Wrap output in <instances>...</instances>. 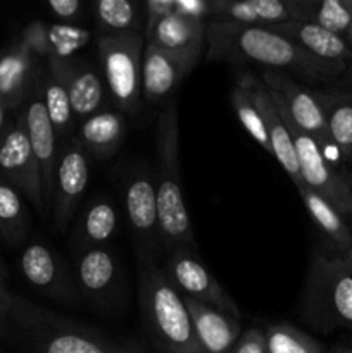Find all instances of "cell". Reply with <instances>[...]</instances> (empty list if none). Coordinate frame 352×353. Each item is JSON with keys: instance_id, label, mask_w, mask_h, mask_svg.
I'll return each instance as SVG.
<instances>
[{"instance_id": "obj_1", "label": "cell", "mask_w": 352, "mask_h": 353, "mask_svg": "<svg viewBox=\"0 0 352 353\" xmlns=\"http://www.w3.org/2000/svg\"><path fill=\"white\" fill-rule=\"evenodd\" d=\"M206 59L230 64H255L264 71H290L313 83H326L340 76L324 62L304 52L293 41L266 26L207 21Z\"/></svg>"}, {"instance_id": "obj_2", "label": "cell", "mask_w": 352, "mask_h": 353, "mask_svg": "<svg viewBox=\"0 0 352 353\" xmlns=\"http://www.w3.org/2000/svg\"><path fill=\"white\" fill-rule=\"evenodd\" d=\"M10 340L28 353H147L131 341H116L19 295L9 303Z\"/></svg>"}, {"instance_id": "obj_3", "label": "cell", "mask_w": 352, "mask_h": 353, "mask_svg": "<svg viewBox=\"0 0 352 353\" xmlns=\"http://www.w3.org/2000/svg\"><path fill=\"white\" fill-rule=\"evenodd\" d=\"M141 323L157 353H204L183 296L152 257L138 255Z\"/></svg>"}, {"instance_id": "obj_4", "label": "cell", "mask_w": 352, "mask_h": 353, "mask_svg": "<svg viewBox=\"0 0 352 353\" xmlns=\"http://www.w3.org/2000/svg\"><path fill=\"white\" fill-rule=\"evenodd\" d=\"M157 148V212L161 243L166 252L175 247H188L195 250V234L188 209L183 199L182 168H179V126L178 102L171 99L157 117L155 126Z\"/></svg>"}, {"instance_id": "obj_5", "label": "cell", "mask_w": 352, "mask_h": 353, "mask_svg": "<svg viewBox=\"0 0 352 353\" xmlns=\"http://www.w3.org/2000/svg\"><path fill=\"white\" fill-rule=\"evenodd\" d=\"M300 312L321 333L337 327L352 330V262L331 250L316 252L307 271Z\"/></svg>"}, {"instance_id": "obj_6", "label": "cell", "mask_w": 352, "mask_h": 353, "mask_svg": "<svg viewBox=\"0 0 352 353\" xmlns=\"http://www.w3.org/2000/svg\"><path fill=\"white\" fill-rule=\"evenodd\" d=\"M104 83L119 112L137 114L141 102V59L145 38L138 31L100 34L95 40Z\"/></svg>"}, {"instance_id": "obj_7", "label": "cell", "mask_w": 352, "mask_h": 353, "mask_svg": "<svg viewBox=\"0 0 352 353\" xmlns=\"http://www.w3.org/2000/svg\"><path fill=\"white\" fill-rule=\"evenodd\" d=\"M276 105V103H275ZM278 107V105H276ZM280 114H282L285 126L289 130L290 137H292L293 147H295L297 162H299L300 178H302V185L316 192L317 195L323 196L324 200L331 203L345 219L351 223L352 221V195L349 190L345 176L330 159L324 155L320 145L309 137V134L302 133L292 121L286 117L278 107Z\"/></svg>"}, {"instance_id": "obj_8", "label": "cell", "mask_w": 352, "mask_h": 353, "mask_svg": "<svg viewBox=\"0 0 352 353\" xmlns=\"http://www.w3.org/2000/svg\"><path fill=\"white\" fill-rule=\"evenodd\" d=\"M262 83L268 88L273 102L286 114V117L302 133L309 134L320 145L328 159L333 154L338 161L330 137H328L326 119H324L323 107H321L316 92L297 83L286 72L280 71H262Z\"/></svg>"}, {"instance_id": "obj_9", "label": "cell", "mask_w": 352, "mask_h": 353, "mask_svg": "<svg viewBox=\"0 0 352 353\" xmlns=\"http://www.w3.org/2000/svg\"><path fill=\"white\" fill-rule=\"evenodd\" d=\"M0 178L12 185L41 217H47L43 193H41L40 168L31 150L28 138L24 112L17 114L16 121L9 124L0 140Z\"/></svg>"}, {"instance_id": "obj_10", "label": "cell", "mask_w": 352, "mask_h": 353, "mask_svg": "<svg viewBox=\"0 0 352 353\" xmlns=\"http://www.w3.org/2000/svg\"><path fill=\"white\" fill-rule=\"evenodd\" d=\"M166 254H168V259H166L164 272L171 285L182 295L240 319V310L237 303L211 274L207 265L193 248L175 247Z\"/></svg>"}, {"instance_id": "obj_11", "label": "cell", "mask_w": 352, "mask_h": 353, "mask_svg": "<svg viewBox=\"0 0 352 353\" xmlns=\"http://www.w3.org/2000/svg\"><path fill=\"white\" fill-rule=\"evenodd\" d=\"M90 179L88 154L76 138L62 143L55 165L50 216L55 230L66 233Z\"/></svg>"}, {"instance_id": "obj_12", "label": "cell", "mask_w": 352, "mask_h": 353, "mask_svg": "<svg viewBox=\"0 0 352 353\" xmlns=\"http://www.w3.org/2000/svg\"><path fill=\"white\" fill-rule=\"evenodd\" d=\"M206 54V48L162 50L145 43L141 59V99L150 105L168 103L173 92Z\"/></svg>"}, {"instance_id": "obj_13", "label": "cell", "mask_w": 352, "mask_h": 353, "mask_svg": "<svg viewBox=\"0 0 352 353\" xmlns=\"http://www.w3.org/2000/svg\"><path fill=\"white\" fill-rule=\"evenodd\" d=\"M123 196L124 214L138 241V255L154 259V252L162 248L154 171L141 168L131 172Z\"/></svg>"}, {"instance_id": "obj_14", "label": "cell", "mask_w": 352, "mask_h": 353, "mask_svg": "<svg viewBox=\"0 0 352 353\" xmlns=\"http://www.w3.org/2000/svg\"><path fill=\"white\" fill-rule=\"evenodd\" d=\"M24 279L43 296L66 305H76L81 300L78 283L72 278L61 255L40 241H33L24 248L19 259Z\"/></svg>"}, {"instance_id": "obj_15", "label": "cell", "mask_w": 352, "mask_h": 353, "mask_svg": "<svg viewBox=\"0 0 352 353\" xmlns=\"http://www.w3.org/2000/svg\"><path fill=\"white\" fill-rule=\"evenodd\" d=\"M41 78H43V68H40L35 81L33 90L24 103V123H26L28 138H30L31 150L40 168L41 178V193H43L45 209L50 212L52 203V188H54L55 165H57L59 148H57V134L54 126L48 119L47 109L43 102V92H41Z\"/></svg>"}, {"instance_id": "obj_16", "label": "cell", "mask_w": 352, "mask_h": 353, "mask_svg": "<svg viewBox=\"0 0 352 353\" xmlns=\"http://www.w3.org/2000/svg\"><path fill=\"white\" fill-rule=\"evenodd\" d=\"M45 68L52 69L64 79L76 121H85L106 109L104 105L107 93L102 72L90 62L78 57L47 59Z\"/></svg>"}, {"instance_id": "obj_17", "label": "cell", "mask_w": 352, "mask_h": 353, "mask_svg": "<svg viewBox=\"0 0 352 353\" xmlns=\"http://www.w3.org/2000/svg\"><path fill=\"white\" fill-rule=\"evenodd\" d=\"M237 83H240V85L247 90L252 102L255 103L262 121H264L266 133H268L269 145H271V155L280 162L283 171L290 176V179H292V181L295 183L297 188H299V186L302 185V178H300L295 147H293L292 137H290L289 130H286L285 121H283L278 107L273 102L268 88L264 86L262 79L255 78L251 72H240Z\"/></svg>"}, {"instance_id": "obj_18", "label": "cell", "mask_w": 352, "mask_h": 353, "mask_svg": "<svg viewBox=\"0 0 352 353\" xmlns=\"http://www.w3.org/2000/svg\"><path fill=\"white\" fill-rule=\"evenodd\" d=\"M266 28L289 38L297 47L316 57L317 61L333 68L340 74H344L349 65L352 64V54L344 37L330 33L317 24L306 23V21H292V23H282Z\"/></svg>"}, {"instance_id": "obj_19", "label": "cell", "mask_w": 352, "mask_h": 353, "mask_svg": "<svg viewBox=\"0 0 352 353\" xmlns=\"http://www.w3.org/2000/svg\"><path fill=\"white\" fill-rule=\"evenodd\" d=\"M35 59H72L92 40L85 28L66 23H31L19 38Z\"/></svg>"}, {"instance_id": "obj_20", "label": "cell", "mask_w": 352, "mask_h": 353, "mask_svg": "<svg viewBox=\"0 0 352 353\" xmlns=\"http://www.w3.org/2000/svg\"><path fill=\"white\" fill-rule=\"evenodd\" d=\"M119 265L106 247H83L75 261V279L81 296L107 302L119 285Z\"/></svg>"}, {"instance_id": "obj_21", "label": "cell", "mask_w": 352, "mask_h": 353, "mask_svg": "<svg viewBox=\"0 0 352 353\" xmlns=\"http://www.w3.org/2000/svg\"><path fill=\"white\" fill-rule=\"evenodd\" d=\"M211 19L248 26L300 21L297 0H211Z\"/></svg>"}, {"instance_id": "obj_22", "label": "cell", "mask_w": 352, "mask_h": 353, "mask_svg": "<svg viewBox=\"0 0 352 353\" xmlns=\"http://www.w3.org/2000/svg\"><path fill=\"white\" fill-rule=\"evenodd\" d=\"M40 65L23 45V41H12L0 52V100L9 110L24 105L37 81Z\"/></svg>"}, {"instance_id": "obj_23", "label": "cell", "mask_w": 352, "mask_h": 353, "mask_svg": "<svg viewBox=\"0 0 352 353\" xmlns=\"http://www.w3.org/2000/svg\"><path fill=\"white\" fill-rule=\"evenodd\" d=\"M204 353H230L244 333L238 317L182 295Z\"/></svg>"}, {"instance_id": "obj_24", "label": "cell", "mask_w": 352, "mask_h": 353, "mask_svg": "<svg viewBox=\"0 0 352 353\" xmlns=\"http://www.w3.org/2000/svg\"><path fill=\"white\" fill-rule=\"evenodd\" d=\"M326 119L328 137L342 171L352 165V90L328 88L316 92Z\"/></svg>"}, {"instance_id": "obj_25", "label": "cell", "mask_w": 352, "mask_h": 353, "mask_svg": "<svg viewBox=\"0 0 352 353\" xmlns=\"http://www.w3.org/2000/svg\"><path fill=\"white\" fill-rule=\"evenodd\" d=\"M126 130L128 123L123 112L104 109L81 121L75 138L88 155L97 159H109L116 154L124 141Z\"/></svg>"}, {"instance_id": "obj_26", "label": "cell", "mask_w": 352, "mask_h": 353, "mask_svg": "<svg viewBox=\"0 0 352 353\" xmlns=\"http://www.w3.org/2000/svg\"><path fill=\"white\" fill-rule=\"evenodd\" d=\"M207 21L190 19L183 16H164L147 19L145 43L162 50H186L206 48Z\"/></svg>"}, {"instance_id": "obj_27", "label": "cell", "mask_w": 352, "mask_h": 353, "mask_svg": "<svg viewBox=\"0 0 352 353\" xmlns=\"http://www.w3.org/2000/svg\"><path fill=\"white\" fill-rule=\"evenodd\" d=\"M299 195L302 199L304 207L309 212L311 219L316 224L317 230L321 231L326 241L330 243L328 250L335 252L338 255H344L352 250V231L349 226V221L331 205L328 200L317 195L306 185H300Z\"/></svg>"}, {"instance_id": "obj_28", "label": "cell", "mask_w": 352, "mask_h": 353, "mask_svg": "<svg viewBox=\"0 0 352 353\" xmlns=\"http://www.w3.org/2000/svg\"><path fill=\"white\" fill-rule=\"evenodd\" d=\"M41 92H43L45 109L57 134V140L66 143L75 138L76 119L64 79L52 69L45 68L43 78H41Z\"/></svg>"}, {"instance_id": "obj_29", "label": "cell", "mask_w": 352, "mask_h": 353, "mask_svg": "<svg viewBox=\"0 0 352 353\" xmlns=\"http://www.w3.org/2000/svg\"><path fill=\"white\" fill-rule=\"evenodd\" d=\"M117 230V210L106 196L92 200L83 210L79 221V236L83 247H104L113 240Z\"/></svg>"}, {"instance_id": "obj_30", "label": "cell", "mask_w": 352, "mask_h": 353, "mask_svg": "<svg viewBox=\"0 0 352 353\" xmlns=\"http://www.w3.org/2000/svg\"><path fill=\"white\" fill-rule=\"evenodd\" d=\"M28 230L30 217L23 203V195L0 178V238L10 247H17L26 240Z\"/></svg>"}, {"instance_id": "obj_31", "label": "cell", "mask_w": 352, "mask_h": 353, "mask_svg": "<svg viewBox=\"0 0 352 353\" xmlns=\"http://www.w3.org/2000/svg\"><path fill=\"white\" fill-rule=\"evenodd\" d=\"M297 6L300 21L317 24L338 37H344L352 24V14L344 0H297Z\"/></svg>"}, {"instance_id": "obj_32", "label": "cell", "mask_w": 352, "mask_h": 353, "mask_svg": "<svg viewBox=\"0 0 352 353\" xmlns=\"http://www.w3.org/2000/svg\"><path fill=\"white\" fill-rule=\"evenodd\" d=\"M93 17L102 34L138 31V6L131 0H97L92 3Z\"/></svg>"}, {"instance_id": "obj_33", "label": "cell", "mask_w": 352, "mask_h": 353, "mask_svg": "<svg viewBox=\"0 0 352 353\" xmlns=\"http://www.w3.org/2000/svg\"><path fill=\"white\" fill-rule=\"evenodd\" d=\"M264 334L268 353H324L321 343L292 324H275Z\"/></svg>"}, {"instance_id": "obj_34", "label": "cell", "mask_w": 352, "mask_h": 353, "mask_svg": "<svg viewBox=\"0 0 352 353\" xmlns=\"http://www.w3.org/2000/svg\"><path fill=\"white\" fill-rule=\"evenodd\" d=\"M231 103H233V109L237 112L244 130L251 134L255 143L261 145L268 154H271V145H269L268 133H266L264 121H262L255 103L252 102L248 92L240 83H237L233 86V90H231Z\"/></svg>"}, {"instance_id": "obj_35", "label": "cell", "mask_w": 352, "mask_h": 353, "mask_svg": "<svg viewBox=\"0 0 352 353\" xmlns=\"http://www.w3.org/2000/svg\"><path fill=\"white\" fill-rule=\"evenodd\" d=\"M141 7L147 19L164 16H183L200 21L211 19V0H145Z\"/></svg>"}, {"instance_id": "obj_36", "label": "cell", "mask_w": 352, "mask_h": 353, "mask_svg": "<svg viewBox=\"0 0 352 353\" xmlns=\"http://www.w3.org/2000/svg\"><path fill=\"white\" fill-rule=\"evenodd\" d=\"M230 353H268L264 331L254 330V327L244 331Z\"/></svg>"}, {"instance_id": "obj_37", "label": "cell", "mask_w": 352, "mask_h": 353, "mask_svg": "<svg viewBox=\"0 0 352 353\" xmlns=\"http://www.w3.org/2000/svg\"><path fill=\"white\" fill-rule=\"evenodd\" d=\"M47 7L57 19L64 21L66 24L81 17L83 10V6L79 0H48Z\"/></svg>"}, {"instance_id": "obj_38", "label": "cell", "mask_w": 352, "mask_h": 353, "mask_svg": "<svg viewBox=\"0 0 352 353\" xmlns=\"http://www.w3.org/2000/svg\"><path fill=\"white\" fill-rule=\"evenodd\" d=\"M12 293L6 288L3 281L0 279V340H10L9 330V303Z\"/></svg>"}, {"instance_id": "obj_39", "label": "cell", "mask_w": 352, "mask_h": 353, "mask_svg": "<svg viewBox=\"0 0 352 353\" xmlns=\"http://www.w3.org/2000/svg\"><path fill=\"white\" fill-rule=\"evenodd\" d=\"M7 110H9L7 109V105L2 102V100H0V140H2L3 133H6V130H7V124H6Z\"/></svg>"}, {"instance_id": "obj_40", "label": "cell", "mask_w": 352, "mask_h": 353, "mask_svg": "<svg viewBox=\"0 0 352 353\" xmlns=\"http://www.w3.org/2000/svg\"><path fill=\"white\" fill-rule=\"evenodd\" d=\"M344 176H345V181H347V186H349V190H351V195H352V165L351 168L345 169Z\"/></svg>"}, {"instance_id": "obj_41", "label": "cell", "mask_w": 352, "mask_h": 353, "mask_svg": "<svg viewBox=\"0 0 352 353\" xmlns=\"http://www.w3.org/2000/svg\"><path fill=\"white\" fill-rule=\"evenodd\" d=\"M344 40H345V43H347L349 50H351V54H352V24H351V28L347 30V33L344 34Z\"/></svg>"}, {"instance_id": "obj_42", "label": "cell", "mask_w": 352, "mask_h": 353, "mask_svg": "<svg viewBox=\"0 0 352 353\" xmlns=\"http://www.w3.org/2000/svg\"><path fill=\"white\" fill-rule=\"evenodd\" d=\"M331 353H352V347H338Z\"/></svg>"}, {"instance_id": "obj_43", "label": "cell", "mask_w": 352, "mask_h": 353, "mask_svg": "<svg viewBox=\"0 0 352 353\" xmlns=\"http://www.w3.org/2000/svg\"><path fill=\"white\" fill-rule=\"evenodd\" d=\"M6 276H7V269H6V265H3V262H2V259H0V279H6Z\"/></svg>"}, {"instance_id": "obj_44", "label": "cell", "mask_w": 352, "mask_h": 353, "mask_svg": "<svg viewBox=\"0 0 352 353\" xmlns=\"http://www.w3.org/2000/svg\"><path fill=\"white\" fill-rule=\"evenodd\" d=\"M349 226H351V231H352V221H351V223H349ZM344 257L347 259V261L352 262V250L347 252V254H344Z\"/></svg>"}, {"instance_id": "obj_45", "label": "cell", "mask_w": 352, "mask_h": 353, "mask_svg": "<svg viewBox=\"0 0 352 353\" xmlns=\"http://www.w3.org/2000/svg\"><path fill=\"white\" fill-rule=\"evenodd\" d=\"M345 74H347L349 81H352V64L349 65V69H347V71H345Z\"/></svg>"}, {"instance_id": "obj_46", "label": "cell", "mask_w": 352, "mask_h": 353, "mask_svg": "<svg viewBox=\"0 0 352 353\" xmlns=\"http://www.w3.org/2000/svg\"><path fill=\"white\" fill-rule=\"evenodd\" d=\"M345 2V6H347V9H349V12L352 14V0H344Z\"/></svg>"}]
</instances>
